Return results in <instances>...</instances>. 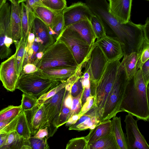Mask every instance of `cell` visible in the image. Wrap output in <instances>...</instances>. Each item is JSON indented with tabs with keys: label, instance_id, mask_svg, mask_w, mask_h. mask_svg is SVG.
<instances>
[{
	"label": "cell",
	"instance_id": "cell-6",
	"mask_svg": "<svg viewBox=\"0 0 149 149\" xmlns=\"http://www.w3.org/2000/svg\"><path fill=\"white\" fill-rule=\"evenodd\" d=\"M60 82L41 76L36 71L27 74H21L18 80L16 89L23 93L38 99L40 97L57 86Z\"/></svg>",
	"mask_w": 149,
	"mask_h": 149
},
{
	"label": "cell",
	"instance_id": "cell-10",
	"mask_svg": "<svg viewBox=\"0 0 149 149\" xmlns=\"http://www.w3.org/2000/svg\"><path fill=\"white\" fill-rule=\"evenodd\" d=\"M108 62L100 48L94 43L84 71L89 73L91 82L95 83L101 77Z\"/></svg>",
	"mask_w": 149,
	"mask_h": 149
},
{
	"label": "cell",
	"instance_id": "cell-28",
	"mask_svg": "<svg viewBox=\"0 0 149 149\" xmlns=\"http://www.w3.org/2000/svg\"><path fill=\"white\" fill-rule=\"evenodd\" d=\"M15 130L19 136L26 139L31 136L24 111L22 110L18 116Z\"/></svg>",
	"mask_w": 149,
	"mask_h": 149
},
{
	"label": "cell",
	"instance_id": "cell-45",
	"mask_svg": "<svg viewBox=\"0 0 149 149\" xmlns=\"http://www.w3.org/2000/svg\"><path fill=\"white\" fill-rule=\"evenodd\" d=\"M142 77L145 81L149 83V59L148 60L142 65L140 69Z\"/></svg>",
	"mask_w": 149,
	"mask_h": 149
},
{
	"label": "cell",
	"instance_id": "cell-5",
	"mask_svg": "<svg viewBox=\"0 0 149 149\" xmlns=\"http://www.w3.org/2000/svg\"><path fill=\"white\" fill-rule=\"evenodd\" d=\"M127 81L123 60L119 66L112 88L107 99L100 122L116 116L118 112Z\"/></svg>",
	"mask_w": 149,
	"mask_h": 149
},
{
	"label": "cell",
	"instance_id": "cell-18",
	"mask_svg": "<svg viewBox=\"0 0 149 149\" xmlns=\"http://www.w3.org/2000/svg\"><path fill=\"white\" fill-rule=\"evenodd\" d=\"M110 12L123 24L130 21L132 0H108Z\"/></svg>",
	"mask_w": 149,
	"mask_h": 149
},
{
	"label": "cell",
	"instance_id": "cell-41",
	"mask_svg": "<svg viewBox=\"0 0 149 149\" xmlns=\"http://www.w3.org/2000/svg\"><path fill=\"white\" fill-rule=\"evenodd\" d=\"M19 115L12 120L0 121V131L9 133L15 130Z\"/></svg>",
	"mask_w": 149,
	"mask_h": 149
},
{
	"label": "cell",
	"instance_id": "cell-4",
	"mask_svg": "<svg viewBox=\"0 0 149 149\" xmlns=\"http://www.w3.org/2000/svg\"><path fill=\"white\" fill-rule=\"evenodd\" d=\"M120 62L117 60L108 62L100 79L96 83L90 81L91 94L95 98L94 106L101 118L107 97L115 81Z\"/></svg>",
	"mask_w": 149,
	"mask_h": 149
},
{
	"label": "cell",
	"instance_id": "cell-46",
	"mask_svg": "<svg viewBox=\"0 0 149 149\" xmlns=\"http://www.w3.org/2000/svg\"><path fill=\"white\" fill-rule=\"evenodd\" d=\"M38 69L37 68L34 64L28 63L23 67L21 74L32 73L36 71Z\"/></svg>",
	"mask_w": 149,
	"mask_h": 149
},
{
	"label": "cell",
	"instance_id": "cell-14",
	"mask_svg": "<svg viewBox=\"0 0 149 149\" xmlns=\"http://www.w3.org/2000/svg\"><path fill=\"white\" fill-rule=\"evenodd\" d=\"M94 44L100 48L108 62L120 60L124 55L120 42L115 38L107 35Z\"/></svg>",
	"mask_w": 149,
	"mask_h": 149
},
{
	"label": "cell",
	"instance_id": "cell-24",
	"mask_svg": "<svg viewBox=\"0 0 149 149\" xmlns=\"http://www.w3.org/2000/svg\"><path fill=\"white\" fill-rule=\"evenodd\" d=\"M87 149H119L115 136L111 132L88 145Z\"/></svg>",
	"mask_w": 149,
	"mask_h": 149
},
{
	"label": "cell",
	"instance_id": "cell-43",
	"mask_svg": "<svg viewBox=\"0 0 149 149\" xmlns=\"http://www.w3.org/2000/svg\"><path fill=\"white\" fill-rule=\"evenodd\" d=\"M81 77L77 80L72 85L70 92L73 97L77 96L83 89L81 83Z\"/></svg>",
	"mask_w": 149,
	"mask_h": 149
},
{
	"label": "cell",
	"instance_id": "cell-12",
	"mask_svg": "<svg viewBox=\"0 0 149 149\" xmlns=\"http://www.w3.org/2000/svg\"><path fill=\"white\" fill-rule=\"evenodd\" d=\"M65 27L84 20H90L93 15L85 3L79 1L66 7L62 12Z\"/></svg>",
	"mask_w": 149,
	"mask_h": 149
},
{
	"label": "cell",
	"instance_id": "cell-22",
	"mask_svg": "<svg viewBox=\"0 0 149 149\" xmlns=\"http://www.w3.org/2000/svg\"><path fill=\"white\" fill-rule=\"evenodd\" d=\"M4 149H31L28 139L19 136L15 130L8 135Z\"/></svg>",
	"mask_w": 149,
	"mask_h": 149
},
{
	"label": "cell",
	"instance_id": "cell-13",
	"mask_svg": "<svg viewBox=\"0 0 149 149\" xmlns=\"http://www.w3.org/2000/svg\"><path fill=\"white\" fill-rule=\"evenodd\" d=\"M19 77L17 72L14 54L1 64L0 81L6 90L13 92L16 89Z\"/></svg>",
	"mask_w": 149,
	"mask_h": 149
},
{
	"label": "cell",
	"instance_id": "cell-44",
	"mask_svg": "<svg viewBox=\"0 0 149 149\" xmlns=\"http://www.w3.org/2000/svg\"><path fill=\"white\" fill-rule=\"evenodd\" d=\"M95 98L91 95L87 99L85 102L82 105L79 113L84 115L94 106Z\"/></svg>",
	"mask_w": 149,
	"mask_h": 149
},
{
	"label": "cell",
	"instance_id": "cell-52",
	"mask_svg": "<svg viewBox=\"0 0 149 149\" xmlns=\"http://www.w3.org/2000/svg\"><path fill=\"white\" fill-rule=\"evenodd\" d=\"M9 133L4 131H0V149H4Z\"/></svg>",
	"mask_w": 149,
	"mask_h": 149
},
{
	"label": "cell",
	"instance_id": "cell-36",
	"mask_svg": "<svg viewBox=\"0 0 149 149\" xmlns=\"http://www.w3.org/2000/svg\"><path fill=\"white\" fill-rule=\"evenodd\" d=\"M20 105L22 110L25 111L31 109L38 102L36 97L23 93Z\"/></svg>",
	"mask_w": 149,
	"mask_h": 149
},
{
	"label": "cell",
	"instance_id": "cell-59",
	"mask_svg": "<svg viewBox=\"0 0 149 149\" xmlns=\"http://www.w3.org/2000/svg\"></svg>",
	"mask_w": 149,
	"mask_h": 149
},
{
	"label": "cell",
	"instance_id": "cell-35",
	"mask_svg": "<svg viewBox=\"0 0 149 149\" xmlns=\"http://www.w3.org/2000/svg\"><path fill=\"white\" fill-rule=\"evenodd\" d=\"M88 143L85 137L73 138L67 143L66 149H87Z\"/></svg>",
	"mask_w": 149,
	"mask_h": 149
},
{
	"label": "cell",
	"instance_id": "cell-7",
	"mask_svg": "<svg viewBox=\"0 0 149 149\" xmlns=\"http://www.w3.org/2000/svg\"><path fill=\"white\" fill-rule=\"evenodd\" d=\"M64 42L70 49L79 66L87 62L93 45H88L76 31L65 27L58 39Z\"/></svg>",
	"mask_w": 149,
	"mask_h": 149
},
{
	"label": "cell",
	"instance_id": "cell-30",
	"mask_svg": "<svg viewBox=\"0 0 149 149\" xmlns=\"http://www.w3.org/2000/svg\"><path fill=\"white\" fill-rule=\"evenodd\" d=\"M137 54L138 58L136 67L138 70L141 68L145 62L149 59V38L144 37L143 43Z\"/></svg>",
	"mask_w": 149,
	"mask_h": 149
},
{
	"label": "cell",
	"instance_id": "cell-42",
	"mask_svg": "<svg viewBox=\"0 0 149 149\" xmlns=\"http://www.w3.org/2000/svg\"><path fill=\"white\" fill-rule=\"evenodd\" d=\"M70 109L65 107L63 104L57 122V127L65 124L69 118Z\"/></svg>",
	"mask_w": 149,
	"mask_h": 149
},
{
	"label": "cell",
	"instance_id": "cell-11",
	"mask_svg": "<svg viewBox=\"0 0 149 149\" xmlns=\"http://www.w3.org/2000/svg\"><path fill=\"white\" fill-rule=\"evenodd\" d=\"M137 120L130 113L125 116L124 122L128 149H149L148 144L139 129Z\"/></svg>",
	"mask_w": 149,
	"mask_h": 149
},
{
	"label": "cell",
	"instance_id": "cell-1",
	"mask_svg": "<svg viewBox=\"0 0 149 149\" xmlns=\"http://www.w3.org/2000/svg\"><path fill=\"white\" fill-rule=\"evenodd\" d=\"M126 112L137 120L148 121L149 119V87L140 69L127 81L119 112Z\"/></svg>",
	"mask_w": 149,
	"mask_h": 149
},
{
	"label": "cell",
	"instance_id": "cell-3",
	"mask_svg": "<svg viewBox=\"0 0 149 149\" xmlns=\"http://www.w3.org/2000/svg\"><path fill=\"white\" fill-rule=\"evenodd\" d=\"M42 58L34 64L38 70L55 67H77V65L68 46L59 40L47 48Z\"/></svg>",
	"mask_w": 149,
	"mask_h": 149
},
{
	"label": "cell",
	"instance_id": "cell-49",
	"mask_svg": "<svg viewBox=\"0 0 149 149\" xmlns=\"http://www.w3.org/2000/svg\"><path fill=\"white\" fill-rule=\"evenodd\" d=\"M83 115L80 113L72 115L68 118L65 123V126H70L74 124Z\"/></svg>",
	"mask_w": 149,
	"mask_h": 149
},
{
	"label": "cell",
	"instance_id": "cell-51",
	"mask_svg": "<svg viewBox=\"0 0 149 149\" xmlns=\"http://www.w3.org/2000/svg\"><path fill=\"white\" fill-rule=\"evenodd\" d=\"M91 86L83 88L81 99L82 106L85 102L87 98L91 95Z\"/></svg>",
	"mask_w": 149,
	"mask_h": 149
},
{
	"label": "cell",
	"instance_id": "cell-9",
	"mask_svg": "<svg viewBox=\"0 0 149 149\" xmlns=\"http://www.w3.org/2000/svg\"><path fill=\"white\" fill-rule=\"evenodd\" d=\"M11 6L7 2L0 10V58H6L11 54L13 42L10 28Z\"/></svg>",
	"mask_w": 149,
	"mask_h": 149
},
{
	"label": "cell",
	"instance_id": "cell-34",
	"mask_svg": "<svg viewBox=\"0 0 149 149\" xmlns=\"http://www.w3.org/2000/svg\"><path fill=\"white\" fill-rule=\"evenodd\" d=\"M100 122V117L98 115H97L88 118L82 123L74 128L73 130L78 131L84 130L89 129L93 126L96 125Z\"/></svg>",
	"mask_w": 149,
	"mask_h": 149
},
{
	"label": "cell",
	"instance_id": "cell-54",
	"mask_svg": "<svg viewBox=\"0 0 149 149\" xmlns=\"http://www.w3.org/2000/svg\"><path fill=\"white\" fill-rule=\"evenodd\" d=\"M11 3H13L20 4L23 2H25L26 0H8Z\"/></svg>",
	"mask_w": 149,
	"mask_h": 149
},
{
	"label": "cell",
	"instance_id": "cell-58",
	"mask_svg": "<svg viewBox=\"0 0 149 149\" xmlns=\"http://www.w3.org/2000/svg\"><path fill=\"white\" fill-rule=\"evenodd\" d=\"M147 0V1H149V0Z\"/></svg>",
	"mask_w": 149,
	"mask_h": 149
},
{
	"label": "cell",
	"instance_id": "cell-26",
	"mask_svg": "<svg viewBox=\"0 0 149 149\" xmlns=\"http://www.w3.org/2000/svg\"><path fill=\"white\" fill-rule=\"evenodd\" d=\"M137 54L135 52L125 54L123 56L124 67L128 80L133 78L137 70Z\"/></svg>",
	"mask_w": 149,
	"mask_h": 149
},
{
	"label": "cell",
	"instance_id": "cell-8",
	"mask_svg": "<svg viewBox=\"0 0 149 149\" xmlns=\"http://www.w3.org/2000/svg\"><path fill=\"white\" fill-rule=\"evenodd\" d=\"M67 92L65 87L63 88L54 96L43 102L45 118L43 128L47 127L48 138L52 136L58 129L57 120Z\"/></svg>",
	"mask_w": 149,
	"mask_h": 149
},
{
	"label": "cell",
	"instance_id": "cell-55",
	"mask_svg": "<svg viewBox=\"0 0 149 149\" xmlns=\"http://www.w3.org/2000/svg\"><path fill=\"white\" fill-rule=\"evenodd\" d=\"M72 85V84L70 83L67 84L65 87L66 90L67 91H70L71 90Z\"/></svg>",
	"mask_w": 149,
	"mask_h": 149
},
{
	"label": "cell",
	"instance_id": "cell-56",
	"mask_svg": "<svg viewBox=\"0 0 149 149\" xmlns=\"http://www.w3.org/2000/svg\"><path fill=\"white\" fill-rule=\"evenodd\" d=\"M8 0H0V10L4 5L6 2Z\"/></svg>",
	"mask_w": 149,
	"mask_h": 149
},
{
	"label": "cell",
	"instance_id": "cell-50",
	"mask_svg": "<svg viewBox=\"0 0 149 149\" xmlns=\"http://www.w3.org/2000/svg\"><path fill=\"white\" fill-rule=\"evenodd\" d=\"M72 100V97L70 91H68L66 94L63 102V105L65 107L70 109Z\"/></svg>",
	"mask_w": 149,
	"mask_h": 149
},
{
	"label": "cell",
	"instance_id": "cell-25",
	"mask_svg": "<svg viewBox=\"0 0 149 149\" xmlns=\"http://www.w3.org/2000/svg\"><path fill=\"white\" fill-rule=\"evenodd\" d=\"M34 15L50 27L58 14L56 12L44 6L36 7L33 11Z\"/></svg>",
	"mask_w": 149,
	"mask_h": 149
},
{
	"label": "cell",
	"instance_id": "cell-32",
	"mask_svg": "<svg viewBox=\"0 0 149 149\" xmlns=\"http://www.w3.org/2000/svg\"><path fill=\"white\" fill-rule=\"evenodd\" d=\"M22 111L21 105L9 106L0 111V121L13 119L17 116Z\"/></svg>",
	"mask_w": 149,
	"mask_h": 149
},
{
	"label": "cell",
	"instance_id": "cell-39",
	"mask_svg": "<svg viewBox=\"0 0 149 149\" xmlns=\"http://www.w3.org/2000/svg\"><path fill=\"white\" fill-rule=\"evenodd\" d=\"M83 91V89L77 96L72 97L69 118L72 115L78 114L80 112L82 107L81 99Z\"/></svg>",
	"mask_w": 149,
	"mask_h": 149
},
{
	"label": "cell",
	"instance_id": "cell-20",
	"mask_svg": "<svg viewBox=\"0 0 149 149\" xmlns=\"http://www.w3.org/2000/svg\"><path fill=\"white\" fill-rule=\"evenodd\" d=\"M67 27L77 32L90 45L95 43L96 38L90 20H83Z\"/></svg>",
	"mask_w": 149,
	"mask_h": 149
},
{
	"label": "cell",
	"instance_id": "cell-23",
	"mask_svg": "<svg viewBox=\"0 0 149 149\" xmlns=\"http://www.w3.org/2000/svg\"><path fill=\"white\" fill-rule=\"evenodd\" d=\"M111 120V132L114 134L119 149H128L126 137L121 126V118L116 116Z\"/></svg>",
	"mask_w": 149,
	"mask_h": 149
},
{
	"label": "cell",
	"instance_id": "cell-37",
	"mask_svg": "<svg viewBox=\"0 0 149 149\" xmlns=\"http://www.w3.org/2000/svg\"><path fill=\"white\" fill-rule=\"evenodd\" d=\"M45 137L42 139H39L31 136L28 139L31 149H48L49 148L47 139Z\"/></svg>",
	"mask_w": 149,
	"mask_h": 149
},
{
	"label": "cell",
	"instance_id": "cell-19",
	"mask_svg": "<svg viewBox=\"0 0 149 149\" xmlns=\"http://www.w3.org/2000/svg\"><path fill=\"white\" fill-rule=\"evenodd\" d=\"M11 3L10 28L13 42L16 46L22 37L21 3Z\"/></svg>",
	"mask_w": 149,
	"mask_h": 149
},
{
	"label": "cell",
	"instance_id": "cell-31",
	"mask_svg": "<svg viewBox=\"0 0 149 149\" xmlns=\"http://www.w3.org/2000/svg\"><path fill=\"white\" fill-rule=\"evenodd\" d=\"M22 37L27 39L29 33V10L24 2L21 3Z\"/></svg>",
	"mask_w": 149,
	"mask_h": 149
},
{
	"label": "cell",
	"instance_id": "cell-17",
	"mask_svg": "<svg viewBox=\"0 0 149 149\" xmlns=\"http://www.w3.org/2000/svg\"><path fill=\"white\" fill-rule=\"evenodd\" d=\"M77 67H55L42 70L37 72L42 77L54 81L65 82L76 72Z\"/></svg>",
	"mask_w": 149,
	"mask_h": 149
},
{
	"label": "cell",
	"instance_id": "cell-21",
	"mask_svg": "<svg viewBox=\"0 0 149 149\" xmlns=\"http://www.w3.org/2000/svg\"><path fill=\"white\" fill-rule=\"evenodd\" d=\"M111 132V120H107L100 122L89 134L85 136L88 145L105 136Z\"/></svg>",
	"mask_w": 149,
	"mask_h": 149
},
{
	"label": "cell",
	"instance_id": "cell-33",
	"mask_svg": "<svg viewBox=\"0 0 149 149\" xmlns=\"http://www.w3.org/2000/svg\"><path fill=\"white\" fill-rule=\"evenodd\" d=\"M96 39H99L107 36L104 26L100 18L93 15L90 20Z\"/></svg>",
	"mask_w": 149,
	"mask_h": 149
},
{
	"label": "cell",
	"instance_id": "cell-48",
	"mask_svg": "<svg viewBox=\"0 0 149 149\" xmlns=\"http://www.w3.org/2000/svg\"><path fill=\"white\" fill-rule=\"evenodd\" d=\"M49 132L47 127L40 129L36 134L33 136L34 137L39 139H42L47 137L48 138Z\"/></svg>",
	"mask_w": 149,
	"mask_h": 149
},
{
	"label": "cell",
	"instance_id": "cell-40",
	"mask_svg": "<svg viewBox=\"0 0 149 149\" xmlns=\"http://www.w3.org/2000/svg\"><path fill=\"white\" fill-rule=\"evenodd\" d=\"M66 84V82L61 83L56 87L40 97L38 99V100L40 102H43L54 96L61 89L65 88Z\"/></svg>",
	"mask_w": 149,
	"mask_h": 149
},
{
	"label": "cell",
	"instance_id": "cell-38",
	"mask_svg": "<svg viewBox=\"0 0 149 149\" xmlns=\"http://www.w3.org/2000/svg\"><path fill=\"white\" fill-rule=\"evenodd\" d=\"M47 7L58 13L62 12L67 7L66 0H47Z\"/></svg>",
	"mask_w": 149,
	"mask_h": 149
},
{
	"label": "cell",
	"instance_id": "cell-2",
	"mask_svg": "<svg viewBox=\"0 0 149 149\" xmlns=\"http://www.w3.org/2000/svg\"><path fill=\"white\" fill-rule=\"evenodd\" d=\"M93 14L102 22L107 33L114 35L120 43L123 51L130 39L142 27L131 21L123 24L110 12L107 0H86Z\"/></svg>",
	"mask_w": 149,
	"mask_h": 149
},
{
	"label": "cell",
	"instance_id": "cell-29",
	"mask_svg": "<svg viewBox=\"0 0 149 149\" xmlns=\"http://www.w3.org/2000/svg\"><path fill=\"white\" fill-rule=\"evenodd\" d=\"M49 34L56 41L65 27L64 23L62 12L58 13L51 26L49 27Z\"/></svg>",
	"mask_w": 149,
	"mask_h": 149
},
{
	"label": "cell",
	"instance_id": "cell-47",
	"mask_svg": "<svg viewBox=\"0 0 149 149\" xmlns=\"http://www.w3.org/2000/svg\"><path fill=\"white\" fill-rule=\"evenodd\" d=\"M24 2L27 9L32 11L36 7L44 6L40 0H26Z\"/></svg>",
	"mask_w": 149,
	"mask_h": 149
},
{
	"label": "cell",
	"instance_id": "cell-57",
	"mask_svg": "<svg viewBox=\"0 0 149 149\" xmlns=\"http://www.w3.org/2000/svg\"><path fill=\"white\" fill-rule=\"evenodd\" d=\"M43 4L45 6L47 7V0H40Z\"/></svg>",
	"mask_w": 149,
	"mask_h": 149
},
{
	"label": "cell",
	"instance_id": "cell-15",
	"mask_svg": "<svg viewBox=\"0 0 149 149\" xmlns=\"http://www.w3.org/2000/svg\"><path fill=\"white\" fill-rule=\"evenodd\" d=\"M31 32L35 35L34 41L39 44L40 52H43L55 42L49 34V26L35 16L29 32Z\"/></svg>",
	"mask_w": 149,
	"mask_h": 149
},
{
	"label": "cell",
	"instance_id": "cell-53",
	"mask_svg": "<svg viewBox=\"0 0 149 149\" xmlns=\"http://www.w3.org/2000/svg\"><path fill=\"white\" fill-rule=\"evenodd\" d=\"M43 52H39L37 53L36 55V61L37 60L41 59L43 55Z\"/></svg>",
	"mask_w": 149,
	"mask_h": 149
},
{
	"label": "cell",
	"instance_id": "cell-27",
	"mask_svg": "<svg viewBox=\"0 0 149 149\" xmlns=\"http://www.w3.org/2000/svg\"><path fill=\"white\" fill-rule=\"evenodd\" d=\"M27 41V39L22 37L18 44L15 46L16 49L14 54L15 61L17 73L19 76L23 67Z\"/></svg>",
	"mask_w": 149,
	"mask_h": 149
},
{
	"label": "cell",
	"instance_id": "cell-16",
	"mask_svg": "<svg viewBox=\"0 0 149 149\" xmlns=\"http://www.w3.org/2000/svg\"><path fill=\"white\" fill-rule=\"evenodd\" d=\"M44 109V103L38 101L31 109L24 111L31 135L33 136L39 129L43 128L45 119Z\"/></svg>",
	"mask_w": 149,
	"mask_h": 149
}]
</instances>
